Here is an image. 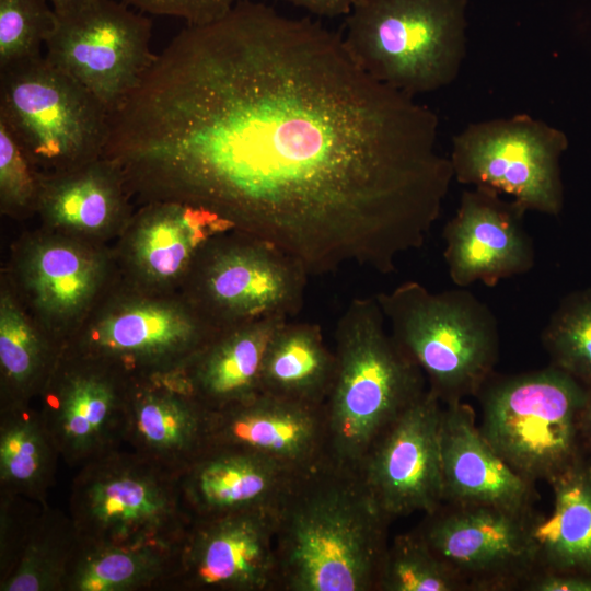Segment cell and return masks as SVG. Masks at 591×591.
<instances>
[{
	"label": "cell",
	"instance_id": "cell-1",
	"mask_svg": "<svg viewBox=\"0 0 591 591\" xmlns=\"http://www.w3.org/2000/svg\"><path fill=\"white\" fill-rule=\"evenodd\" d=\"M439 120L366 72L343 36L239 0L187 25L109 115L128 188L205 208L311 275L396 270L453 170Z\"/></svg>",
	"mask_w": 591,
	"mask_h": 591
},
{
	"label": "cell",
	"instance_id": "cell-2",
	"mask_svg": "<svg viewBox=\"0 0 591 591\" xmlns=\"http://www.w3.org/2000/svg\"><path fill=\"white\" fill-rule=\"evenodd\" d=\"M390 522L357 471L303 475L277 512L279 591H375Z\"/></svg>",
	"mask_w": 591,
	"mask_h": 591
},
{
	"label": "cell",
	"instance_id": "cell-3",
	"mask_svg": "<svg viewBox=\"0 0 591 591\" xmlns=\"http://www.w3.org/2000/svg\"><path fill=\"white\" fill-rule=\"evenodd\" d=\"M385 323L375 296L354 299L337 322L336 370L324 407L328 460L338 467L358 471L378 438L428 389Z\"/></svg>",
	"mask_w": 591,
	"mask_h": 591
},
{
	"label": "cell",
	"instance_id": "cell-4",
	"mask_svg": "<svg viewBox=\"0 0 591 591\" xmlns=\"http://www.w3.org/2000/svg\"><path fill=\"white\" fill-rule=\"evenodd\" d=\"M390 333L450 404L476 396L495 373L500 334L490 308L465 288L432 292L416 281L375 296Z\"/></svg>",
	"mask_w": 591,
	"mask_h": 591
},
{
	"label": "cell",
	"instance_id": "cell-5",
	"mask_svg": "<svg viewBox=\"0 0 591 591\" xmlns=\"http://www.w3.org/2000/svg\"><path fill=\"white\" fill-rule=\"evenodd\" d=\"M343 36V35H341ZM343 40L378 81L410 96L452 83L466 55L465 0H361Z\"/></svg>",
	"mask_w": 591,
	"mask_h": 591
},
{
	"label": "cell",
	"instance_id": "cell-6",
	"mask_svg": "<svg viewBox=\"0 0 591 591\" xmlns=\"http://www.w3.org/2000/svg\"><path fill=\"white\" fill-rule=\"evenodd\" d=\"M586 393L552 364L513 375L494 373L476 395L478 428L515 473L533 484L549 483L586 456L580 437Z\"/></svg>",
	"mask_w": 591,
	"mask_h": 591
},
{
	"label": "cell",
	"instance_id": "cell-7",
	"mask_svg": "<svg viewBox=\"0 0 591 591\" xmlns=\"http://www.w3.org/2000/svg\"><path fill=\"white\" fill-rule=\"evenodd\" d=\"M69 514L81 538L125 545L178 544L193 521L179 473L125 447L79 467Z\"/></svg>",
	"mask_w": 591,
	"mask_h": 591
},
{
	"label": "cell",
	"instance_id": "cell-8",
	"mask_svg": "<svg viewBox=\"0 0 591 591\" xmlns=\"http://www.w3.org/2000/svg\"><path fill=\"white\" fill-rule=\"evenodd\" d=\"M0 121L37 167L62 172L103 157L109 113L40 56L0 70Z\"/></svg>",
	"mask_w": 591,
	"mask_h": 591
},
{
	"label": "cell",
	"instance_id": "cell-9",
	"mask_svg": "<svg viewBox=\"0 0 591 591\" xmlns=\"http://www.w3.org/2000/svg\"><path fill=\"white\" fill-rule=\"evenodd\" d=\"M564 131L528 114L472 123L452 138L453 177L508 195L525 211L558 216L564 207Z\"/></svg>",
	"mask_w": 591,
	"mask_h": 591
},
{
	"label": "cell",
	"instance_id": "cell-10",
	"mask_svg": "<svg viewBox=\"0 0 591 591\" xmlns=\"http://www.w3.org/2000/svg\"><path fill=\"white\" fill-rule=\"evenodd\" d=\"M56 16L44 57L84 86L111 115L157 59L150 48L151 20L115 0H91Z\"/></svg>",
	"mask_w": 591,
	"mask_h": 591
},
{
	"label": "cell",
	"instance_id": "cell-11",
	"mask_svg": "<svg viewBox=\"0 0 591 591\" xmlns=\"http://www.w3.org/2000/svg\"><path fill=\"white\" fill-rule=\"evenodd\" d=\"M535 512L442 503L415 529L467 591L522 590L537 571Z\"/></svg>",
	"mask_w": 591,
	"mask_h": 591
},
{
	"label": "cell",
	"instance_id": "cell-12",
	"mask_svg": "<svg viewBox=\"0 0 591 591\" xmlns=\"http://www.w3.org/2000/svg\"><path fill=\"white\" fill-rule=\"evenodd\" d=\"M129 380L104 361L60 354L39 393L38 410L67 465L79 468L124 447Z\"/></svg>",
	"mask_w": 591,
	"mask_h": 591
},
{
	"label": "cell",
	"instance_id": "cell-13",
	"mask_svg": "<svg viewBox=\"0 0 591 591\" xmlns=\"http://www.w3.org/2000/svg\"><path fill=\"white\" fill-rule=\"evenodd\" d=\"M205 248L198 293L218 331L300 311L309 274L286 253L242 232Z\"/></svg>",
	"mask_w": 591,
	"mask_h": 591
},
{
	"label": "cell",
	"instance_id": "cell-14",
	"mask_svg": "<svg viewBox=\"0 0 591 591\" xmlns=\"http://www.w3.org/2000/svg\"><path fill=\"white\" fill-rule=\"evenodd\" d=\"M277 512L195 518L178 544L166 590L279 591Z\"/></svg>",
	"mask_w": 591,
	"mask_h": 591
},
{
	"label": "cell",
	"instance_id": "cell-15",
	"mask_svg": "<svg viewBox=\"0 0 591 591\" xmlns=\"http://www.w3.org/2000/svg\"><path fill=\"white\" fill-rule=\"evenodd\" d=\"M442 407L427 389L378 438L357 471L391 521L431 513L443 503Z\"/></svg>",
	"mask_w": 591,
	"mask_h": 591
},
{
	"label": "cell",
	"instance_id": "cell-16",
	"mask_svg": "<svg viewBox=\"0 0 591 591\" xmlns=\"http://www.w3.org/2000/svg\"><path fill=\"white\" fill-rule=\"evenodd\" d=\"M217 333L181 305L134 301L105 313L69 350L146 376L181 369Z\"/></svg>",
	"mask_w": 591,
	"mask_h": 591
},
{
	"label": "cell",
	"instance_id": "cell-17",
	"mask_svg": "<svg viewBox=\"0 0 591 591\" xmlns=\"http://www.w3.org/2000/svg\"><path fill=\"white\" fill-rule=\"evenodd\" d=\"M525 212L494 189L472 186L464 190L442 231L451 281L461 288L476 282L494 287L530 271L535 252L523 224Z\"/></svg>",
	"mask_w": 591,
	"mask_h": 591
},
{
	"label": "cell",
	"instance_id": "cell-18",
	"mask_svg": "<svg viewBox=\"0 0 591 591\" xmlns=\"http://www.w3.org/2000/svg\"><path fill=\"white\" fill-rule=\"evenodd\" d=\"M205 448L245 450L311 473L329 462L325 407L259 393L210 412Z\"/></svg>",
	"mask_w": 591,
	"mask_h": 591
},
{
	"label": "cell",
	"instance_id": "cell-19",
	"mask_svg": "<svg viewBox=\"0 0 591 591\" xmlns=\"http://www.w3.org/2000/svg\"><path fill=\"white\" fill-rule=\"evenodd\" d=\"M209 414L179 370L130 378L124 447L181 473L205 449Z\"/></svg>",
	"mask_w": 591,
	"mask_h": 591
},
{
	"label": "cell",
	"instance_id": "cell-20",
	"mask_svg": "<svg viewBox=\"0 0 591 591\" xmlns=\"http://www.w3.org/2000/svg\"><path fill=\"white\" fill-rule=\"evenodd\" d=\"M443 503L532 513L534 484L515 473L483 437L464 401L443 404L440 426Z\"/></svg>",
	"mask_w": 591,
	"mask_h": 591
},
{
	"label": "cell",
	"instance_id": "cell-21",
	"mask_svg": "<svg viewBox=\"0 0 591 591\" xmlns=\"http://www.w3.org/2000/svg\"><path fill=\"white\" fill-rule=\"evenodd\" d=\"M300 474L240 449L205 448L181 473L184 501L193 519L252 510L278 511Z\"/></svg>",
	"mask_w": 591,
	"mask_h": 591
},
{
	"label": "cell",
	"instance_id": "cell-22",
	"mask_svg": "<svg viewBox=\"0 0 591 591\" xmlns=\"http://www.w3.org/2000/svg\"><path fill=\"white\" fill-rule=\"evenodd\" d=\"M286 321L274 316L218 332L179 369L192 395L217 412L259 394L268 343Z\"/></svg>",
	"mask_w": 591,
	"mask_h": 591
},
{
	"label": "cell",
	"instance_id": "cell-23",
	"mask_svg": "<svg viewBox=\"0 0 591 591\" xmlns=\"http://www.w3.org/2000/svg\"><path fill=\"white\" fill-rule=\"evenodd\" d=\"M233 229L217 213L174 200H157L140 215L131 242V256L152 281L182 275L215 236Z\"/></svg>",
	"mask_w": 591,
	"mask_h": 591
},
{
	"label": "cell",
	"instance_id": "cell-24",
	"mask_svg": "<svg viewBox=\"0 0 591 591\" xmlns=\"http://www.w3.org/2000/svg\"><path fill=\"white\" fill-rule=\"evenodd\" d=\"M125 188L120 167L100 157L68 171L42 173L37 208L54 227L103 232L123 219Z\"/></svg>",
	"mask_w": 591,
	"mask_h": 591
},
{
	"label": "cell",
	"instance_id": "cell-25",
	"mask_svg": "<svg viewBox=\"0 0 591 591\" xmlns=\"http://www.w3.org/2000/svg\"><path fill=\"white\" fill-rule=\"evenodd\" d=\"M548 484L553 512L533 524L537 571L591 576V456Z\"/></svg>",
	"mask_w": 591,
	"mask_h": 591
},
{
	"label": "cell",
	"instance_id": "cell-26",
	"mask_svg": "<svg viewBox=\"0 0 591 591\" xmlns=\"http://www.w3.org/2000/svg\"><path fill=\"white\" fill-rule=\"evenodd\" d=\"M103 262L91 250L66 240L34 243L22 264L24 285L36 308L48 318L67 321L92 300Z\"/></svg>",
	"mask_w": 591,
	"mask_h": 591
},
{
	"label": "cell",
	"instance_id": "cell-27",
	"mask_svg": "<svg viewBox=\"0 0 591 591\" xmlns=\"http://www.w3.org/2000/svg\"><path fill=\"white\" fill-rule=\"evenodd\" d=\"M336 370L331 350L316 324L282 323L271 336L262 364V394L324 406Z\"/></svg>",
	"mask_w": 591,
	"mask_h": 591
},
{
	"label": "cell",
	"instance_id": "cell-28",
	"mask_svg": "<svg viewBox=\"0 0 591 591\" xmlns=\"http://www.w3.org/2000/svg\"><path fill=\"white\" fill-rule=\"evenodd\" d=\"M178 544L125 545L80 537L62 591L166 590L176 569Z\"/></svg>",
	"mask_w": 591,
	"mask_h": 591
},
{
	"label": "cell",
	"instance_id": "cell-29",
	"mask_svg": "<svg viewBox=\"0 0 591 591\" xmlns=\"http://www.w3.org/2000/svg\"><path fill=\"white\" fill-rule=\"evenodd\" d=\"M59 459L38 408L31 403L1 405L0 490L47 505Z\"/></svg>",
	"mask_w": 591,
	"mask_h": 591
},
{
	"label": "cell",
	"instance_id": "cell-30",
	"mask_svg": "<svg viewBox=\"0 0 591 591\" xmlns=\"http://www.w3.org/2000/svg\"><path fill=\"white\" fill-rule=\"evenodd\" d=\"M79 543L70 514L43 505L14 569L0 580V591H62Z\"/></svg>",
	"mask_w": 591,
	"mask_h": 591
},
{
	"label": "cell",
	"instance_id": "cell-31",
	"mask_svg": "<svg viewBox=\"0 0 591 591\" xmlns=\"http://www.w3.org/2000/svg\"><path fill=\"white\" fill-rule=\"evenodd\" d=\"M60 354L53 352L14 300L3 293L0 299L1 405L31 403L39 395Z\"/></svg>",
	"mask_w": 591,
	"mask_h": 591
},
{
	"label": "cell",
	"instance_id": "cell-32",
	"mask_svg": "<svg viewBox=\"0 0 591 591\" xmlns=\"http://www.w3.org/2000/svg\"><path fill=\"white\" fill-rule=\"evenodd\" d=\"M375 591H467L455 571L414 530L387 544Z\"/></svg>",
	"mask_w": 591,
	"mask_h": 591
},
{
	"label": "cell",
	"instance_id": "cell-33",
	"mask_svg": "<svg viewBox=\"0 0 591 591\" xmlns=\"http://www.w3.org/2000/svg\"><path fill=\"white\" fill-rule=\"evenodd\" d=\"M552 366L591 387V288L566 294L541 334Z\"/></svg>",
	"mask_w": 591,
	"mask_h": 591
},
{
	"label": "cell",
	"instance_id": "cell-34",
	"mask_svg": "<svg viewBox=\"0 0 591 591\" xmlns=\"http://www.w3.org/2000/svg\"><path fill=\"white\" fill-rule=\"evenodd\" d=\"M56 23L48 0H0V70L43 56Z\"/></svg>",
	"mask_w": 591,
	"mask_h": 591
},
{
	"label": "cell",
	"instance_id": "cell-35",
	"mask_svg": "<svg viewBox=\"0 0 591 591\" xmlns=\"http://www.w3.org/2000/svg\"><path fill=\"white\" fill-rule=\"evenodd\" d=\"M0 121V199L5 211L37 207L42 173Z\"/></svg>",
	"mask_w": 591,
	"mask_h": 591
},
{
	"label": "cell",
	"instance_id": "cell-36",
	"mask_svg": "<svg viewBox=\"0 0 591 591\" xmlns=\"http://www.w3.org/2000/svg\"><path fill=\"white\" fill-rule=\"evenodd\" d=\"M42 506L23 496L0 490V580L14 569Z\"/></svg>",
	"mask_w": 591,
	"mask_h": 591
},
{
	"label": "cell",
	"instance_id": "cell-37",
	"mask_svg": "<svg viewBox=\"0 0 591 591\" xmlns=\"http://www.w3.org/2000/svg\"><path fill=\"white\" fill-rule=\"evenodd\" d=\"M142 13L173 16L188 25L210 23L227 14L239 0H120Z\"/></svg>",
	"mask_w": 591,
	"mask_h": 591
},
{
	"label": "cell",
	"instance_id": "cell-38",
	"mask_svg": "<svg viewBox=\"0 0 591 591\" xmlns=\"http://www.w3.org/2000/svg\"><path fill=\"white\" fill-rule=\"evenodd\" d=\"M524 591H591V576L570 572H535L522 587Z\"/></svg>",
	"mask_w": 591,
	"mask_h": 591
},
{
	"label": "cell",
	"instance_id": "cell-39",
	"mask_svg": "<svg viewBox=\"0 0 591 591\" xmlns=\"http://www.w3.org/2000/svg\"><path fill=\"white\" fill-rule=\"evenodd\" d=\"M325 18L347 15L361 0H280Z\"/></svg>",
	"mask_w": 591,
	"mask_h": 591
},
{
	"label": "cell",
	"instance_id": "cell-40",
	"mask_svg": "<svg viewBox=\"0 0 591 591\" xmlns=\"http://www.w3.org/2000/svg\"><path fill=\"white\" fill-rule=\"evenodd\" d=\"M586 389V399L580 417V437L586 455L591 456V387Z\"/></svg>",
	"mask_w": 591,
	"mask_h": 591
},
{
	"label": "cell",
	"instance_id": "cell-41",
	"mask_svg": "<svg viewBox=\"0 0 591 591\" xmlns=\"http://www.w3.org/2000/svg\"><path fill=\"white\" fill-rule=\"evenodd\" d=\"M56 15L66 14L72 10L80 8L91 0H48Z\"/></svg>",
	"mask_w": 591,
	"mask_h": 591
}]
</instances>
